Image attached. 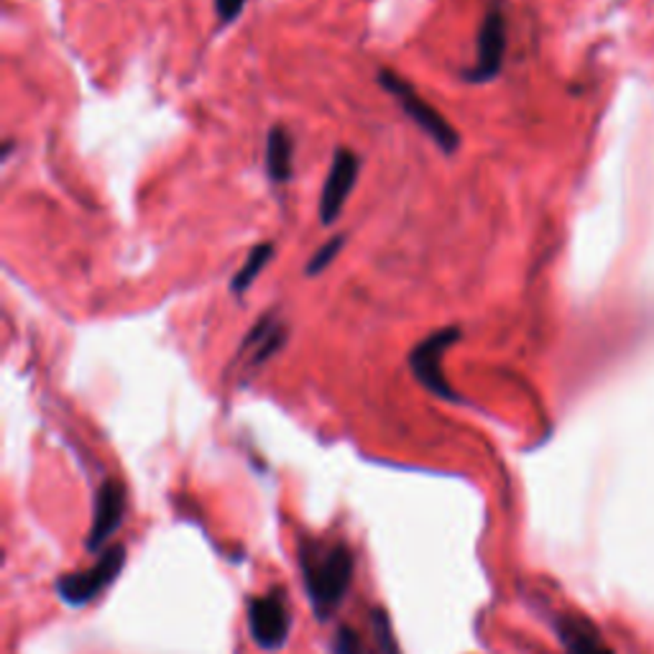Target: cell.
I'll return each instance as SVG.
<instances>
[{"mask_svg":"<svg viewBox=\"0 0 654 654\" xmlns=\"http://www.w3.org/2000/svg\"><path fill=\"white\" fill-rule=\"evenodd\" d=\"M460 327L455 325H447L440 327V330L429 333L425 340H419L415 348L409 350L407 356V364L412 368V374H415L417 382L425 386L429 394H435V397H440L445 402H460L458 394L450 386V382L445 378L443 371V358L447 348H453L455 343L460 340Z\"/></svg>","mask_w":654,"mask_h":654,"instance_id":"3957f363","label":"cell"},{"mask_svg":"<svg viewBox=\"0 0 654 654\" xmlns=\"http://www.w3.org/2000/svg\"><path fill=\"white\" fill-rule=\"evenodd\" d=\"M360 159L350 149H338L333 153L330 171L323 185L320 195V222L323 226H333L338 220V215L346 208L353 187L358 182Z\"/></svg>","mask_w":654,"mask_h":654,"instance_id":"ba28073f","label":"cell"},{"mask_svg":"<svg viewBox=\"0 0 654 654\" xmlns=\"http://www.w3.org/2000/svg\"><path fill=\"white\" fill-rule=\"evenodd\" d=\"M246 0H215V13L222 26L234 23L240 13H244Z\"/></svg>","mask_w":654,"mask_h":654,"instance_id":"2e32d148","label":"cell"},{"mask_svg":"<svg viewBox=\"0 0 654 654\" xmlns=\"http://www.w3.org/2000/svg\"><path fill=\"white\" fill-rule=\"evenodd\" d=\"M343 246H346V236L327 238L325 244L320 248H317L315 256L307 261V266H305L307 277H320V274L327 269V266H330L335 261V256L340 254Z\"/></svg>","mask_w":654,"mask_h":654,"instance_id":"4fadbf2b","label":"cell"},{"mask_svg":"<svg viewBox=\"0 0 654 654\" xmlns=\"http://www.w3.org/2000/svg\"><path fill=\"white\" fill-rule=\"evenodd\" d=\"M289 327L277 315H264L258 320L248 335L240 343V348L236 353L234 368H238V378L240 382H248V376L256 374L258 368L269 364V360L277 356V353L284 348L287 343Z\"/></svg>","mask_w":654,"mask_h":654,"instance_id":"8992f818","label":"cell"},{"mask_svg":"<svg viewBox=\"0 0 654 654\" xmlns=\"http://www.w3.org/2000/svg\"><path fill=\"white\" fill-rule=\"evenodd\" d=\"M374 632H376V640L382 644V652L384 654H399L397 647V640H394V632H392V624L389 618H386L384 611H374Z\"/></svg>","mask_w":654,"mask_h":654,"instance_id":"5bb4252c","label":"cell"},{"mask_svg":"<svg viewBox=\"0 0 654 654\" xmlns=\"http://www.w3.org/2000/svg\"><path fill=\"white\" fill-rule=\"evenodd\" d=\"M557 634L567 654H611L604 636L593 626L588 618L563 616L557 622Z\"/></svg>","mask_w":654,"mask_h":654,"instance_id":"30bf717a","label":"cell"},{"mask_svg":"<svg viewBox=\"0 0 654 654\" xmlns=\"http://www.w3.org/2000/svg\"><path fill=\"white\" fill-rule=\"evenodd\" d=\"M126 563V549L116 545L110 549H102V555L98 557V563L88 567L85 573H72L59 578L57 583V593L65 604L70 606H85L90 604L100 596L102 591L108 588L110 583L118 578L120 567Z\"/></svg>","mask_w":654,"mask_h":654,"instance_id":"277c9868","label":"cell"},{"mask_svg":"<svg viewBox=\"0 0 654 654\" xmlns=\"http://www.w3.org/2000/svg\"><path fill=\"white\" fill-rule=\"evenodd\" d=\"M378 85H382V88L399 102L404 116H407L422 133L429 136L443 153L450 157V153L460 149V133L455 131L450 120H445L440 116V110L429 106V102L422 98V95L415 90V85L402 80V77L392 70L378 72Z\"/></svg>","mask_w":654,"mask_h":654,"instance_id":"7a4b0ae2","label":"cell"},{"mask_svg":"<svg viewBox=\"0 0 654 654\" xmlns=\"http://www.w3.org/2000/svg\"><path fill=\"white\" fill-rule=\"evenodd\" d=\"M291 614L279 591L248 601V632L264 652H279L289 640Z\"/></svg>","mask_w":654,"mask_h":654,"instance_id":"5b68a950","label":"cell"},{"mask_svg":"<svg viewBox=\"0 0 654 654\" xmlns=\"http://www.w3.org/2000/svg\"><path fill=\"white\" fill-rule=\"evenodd\" d=\"M274 256V244H258L256 248H251V254L246 256V261L240 269L236 271V277L230 279V295H246L248 289H251V284L258 279V274L266 269V264L271 261Z\"/></svg>","mask_w":654,"mask_h":654,"instance_id":"7c38bea8","label":"cell"},{"mask_svg":"<svg viewBox=\"0 0 654 654\" xmlns=\"http://www.w3.org/2000/svg\"><path fill=\"white\" fill-rule=\"evenodd\" d=\"M299 563H303L305 588L309 601H313L315 614L320 618L333 616L346 601L353 571H356L350 547L343 545V542L307 539Z\"/></svg>","mask_w":654,"mask_h":654,"instance_id":"6da1fadb","label":"cell"},{"mask_svg":"<svg viewBox=\"0 0 654 654\" xmlns=\"http://www.w3.org/2000/svg\"><path fill=\"white\" fill-rule=\"evenodd\" d=\"M123 509H126V494L123 486L116 484V480H106L98 488V496H95V514H92V527L88 535V549L98 553L102 545L116 535V529L123 522Z\"/></svg>","mask_w":654,"mask_h":654,"instance_id":"9c48e42d","label":"cell"},{"mask_svg":"<svg viewBox=\"0 0 654 654\" xmlns=\"http://www.w3.org/2000/svg\"><path fill=\"white\" fill-rule=\"evenodd\" d=\"M506 57V19L498 8H490L476 37V62L466 70V80L473 85L490 82L502 72Z\"/></svg>","mask_w":654,"mask_h":654,"instance_id":"52a82bcc","label":"cell"},{"mask_svg":"<svg viewBox=\"0 0 654 654\" xmlns=\"http://www.w3.org/2000/svg\"><path fill=\"white\" fill-rule=\"evenodd\" d=\"M295 171V139L284 126H274L266 136V175L274 185H284Z\"/></svg>","mask_w":654,"mask_h":654,"instance_id":"8fae6325","label":"cell"},{"mask_svg":"<svg viewBox=\"0 0 654 654\" xmlns=\"http://www.w3.org/2000/svg\"><path fill=\"white\" fill-rule=\"evenodd\" d=\"M335 654H364V644H360L358 634L343 626L335 636Z\"/></svg>","mask_w":654,"mask_h":654,"instance_id":"9a60e30c","label":"cell"}]
</instances>
